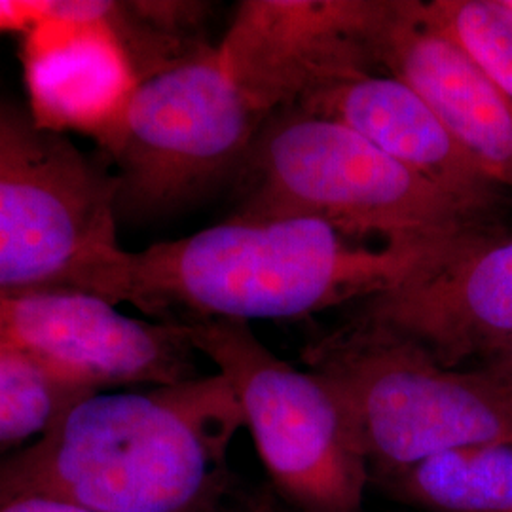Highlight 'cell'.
I'll list each match as a JSON object with an SVG mask.
<instances>
[{
  "label": "cell",
  "instance_id": "1",
  "mask_svg": "<svg viewBox=\"0 0 512 512\" xmlns=\"http://www.w3.org/2000/svg\"><path fill=\"white\" fill-rule=\"evenodd\" d=\"M471 251L378 245L319 220H241L143 251L120 249L88 293L154 321L298 319L435 275Z\"/></svg>",
  "mask_w": 512,
  "mask_h": 512
},
{
  "label": "cell",
  "instance_id": "2",
  "mask_svg": "<svg viewBox=\"0 0 512 512\" xmlns=\"http://www.w3.org/2000/svg\"><path fill=\"white\" fill-rule=\"evenodd\" d=\"M245 427L219 372L74 401L31 444L0 456V503L46 495L95 512H203Z\"/></svg>",
  "mask_w": 512,
  "mask_h": 512
},
{
  "label": "cell",
  "instance_id": "3",
  "mask_svg": "<svg viewBox=\"0 0 512 512\" xmlns=\"http://www.w3.org/2000/svg\"><path fill=\"white\" fill-rule=\"evenodd\" d=\"M239 181L234 219L319 220L363 243L456 251L507 232L353 129L306 110H283L264 122Z\"/></svg>",
  "mask_w": 512,
  "mask_h": 512
},
{
  "label": "cell",
  "instance_id": "4",
  "mask_svg": "<svg viewBox=\"0 0 512 512\" xmlns=\"http://www.w3.org/2000/svg\"><path fill=\"white\" fill-rule=\"evenodd\" d=\"M348 412L370 480L440 452L512 440V384L490 368L459 370L391 330L349 319L306 349Z\"/></svg>",
  "mask_w": 512,
  "mask_h": 512
},
{
  "label": "cell",
  "instance_id": "5",
  "mask_svg": "<svg viewBox=\"0 0 512 512\" xmlns=\"http://www.w3.org/2000/svg\"><path fill=\"white\" fill-rule=\"evenodd\" d=\"M266 120L222 67L217 46L143 78L103 150L118 220L177 213L239 177Z\"/></svg>",
  "mask_w": 512,
  "mask_h": 512
},
{
  "label": "cell",
  "instance_id": "6",
  "mask_svg": "<svg viewBox=\"0 0 512 512\" xmlns=\"http://www.w3.org/2000/svg\"><path fill=\"white\" fill-rule=\"evenodd\" d=\"M110 171L0 93V291L74 289L122 247Z\"/></svg>",
  "mask_w": 512,
  "mask_h": 512
},
{
  "label": "cell",
  "instance_id": "7",
  "mask_svg": "<svg viewBox=\"0 0 512 512\" xmlns=\"http://www.w3.org/2000/svg\"><path fill=\"white\" fill-rule=\"evenodd\" d=\"M186 327L194 349L232 387L277 490L300 512L361 511L370 469L330 385L277 357L245 321Z\"/></svg>",
  "mask_w": 512,
  "mask_h": 512
},
{
  "label": "cell",
  "instance_id": "8",
  "mask_svg": "<svg viewBox=\"0 0 512 512\" xmlns=\"http://www.w3.org/2000/svg\"><path fill=\"white\" fill-rule=\"evenodd\" d=\"M395 0H243L217 44L222 67L270 118L361 74L382 73L378 46Z\"/></svg>",
  "mask_w": 512,
  "mask_h": 512
},
{
  "label": "cell",
  "instance_id": "9",
  "mask_svg": "<svg viewBox=\"0 0 512 512\" xmlns=\"http://www.w3.org/2000/svg\"><path fill=\"white\" fill-rule=\"evenodd\" d=\"M0 344L88 391L200 376L186 325L129 317L74 289L0 291Z\"/></svg>",
  "mask_w": 512,
  "mask_h": 512
},
{
  "label": "cell",
  "instance_id": "10",
  "mask_svg": "<svg viewBox=\"0 0 512 512\" xmlns=\"http://www.w3.org/2000/svg\"><path fill=\"white\" fill-rule=\"evenodd\" d=\"M141 33L137 2L76 0L69 16L19 38L31 118L109 147L143 80L135 59Z\"/></svg>",
  "mask_w": 512,
  "mask_h": 512
},
{
  "label": "cell",
  "instance_id": "11",
  "mask_svg": "<svg viewBox=\"0 0 512 512\" xmlns=\"http://www.w3.org/2000/svg\"><path fill=\"white\" fill-rule=\"evenodd\" d=\"M380 71L403 80L469 158L512 194V103L420 0H395L378 46Z\"/></svg>",
  "mask_w": 512,
  "mask_h": 512
},
{
  "label": "cell",
  "instance_id": "12",
  "mask_svg": "<svg viewBox=\"0 0 512 512\" xmlns=\"http://www.w3.org/2000/svg\"><path fill=\"white\" fill-rule=\"evenodd\" d=\"M351 319L391 330L458 368L512 334V234L505 232L435 275L357 306Z\"/></svg>",
  "mask_w": 512,
  "mask_h": 512
},
{
  "label": "cell",
  "instance_id": "13",
  "mask_svg": "<svg viewBox=\"0 0 512 512\" xmlns=\"http://www.w3.org/2000/svg\"><path fill=\"white\" fill-rule=\"evenodd\" d=\"M296 109L348 126L478 217L501 224L511 192L469 158L437 114L403 80L385 73L361 74L315 93Z\"/></svg>",
  "mask_w": 512,
  "mask_h": 512
},
{
  "label": "cell",
  "instance_id": "14",
  "mask_svg": "<svg viewBox=\"0 0 512 512\" xmlns=\"http://www.w3.org/2000/svg\"><path fill=\"white\" fill-rule=\"evenodd\" d=\"M378 482L425 512H512V440L446 450Z\"/></svg>",
  "mask_w": 512,
  "mask_h": 512
},
{
  "label": "cell",
  "instance_id": "15",
  "mask_svg": "<svg viewBox=\"0 0 512 512\" xmlns=\"http://www.w3.org/2000/svg\"><path fill=\"white\" fill-rule=\"evenodd\" d=\"M92 391L0 344V452L10 454L40 439L80 397Z\"/></svg>",
  "mask_w": 512,
  "mask_h": 512
},
{
  "label": "cell",
  "instance_id": "16",
  "mask_svg": "<svg viewBox=\"0 0 512 512\" xmlns=\"http://www.w3.org/2000/svg\"><path fill=\"white\" fill-rule=\"evenodd\" d=\"M435 25L471 55L512 103V0L423 2Z\"/></svg>",
  "mask_w": 512,
  "mask_h": 512
},
{
  "label": "cell",
  "instance_id": "17",
  "mask_svg": "<svg viewBox=\"0 0 512 512\" xmlns=\"http://www.w3.org/2000/svg\"><path fill=\"white\" fill-rule=\"evenodd\" d=\"M0 512H95L74 505L63 499H54L46 495H27L0 503Z\"/></svg>",
  "mask_w": 512,
  "mask_h": 512
},
{
  "label": "cell",
  "instance_id": "18",
  "mask_svg": "<svg viewBox=\"0 0 512 512\" xmlns=\"http://www.w3.org/2000/svg\"><path fill=\"white\" fill-rule=\"evenodd\" d=\"M484 363L486 368L494 370L512 384V334L503 344H499L492 353L484 357Z\"/></svg>",
  "mask_w": 512,
  "mask_h": 512
},
{
  "label": "cell",
  "instance_id": "19",
  "mask_svg": "<svg viewBox=\"0 0 512 512\" xmlns=\"http://www.w3.org/2000/svg\"><path fill=\"white\" fill-rule=\"evenodd\" d=\"M251 512H270V511H251Z\"/></svg>",
  "mask_w": 512,
  "mask_h": 512
}]
</instances>
